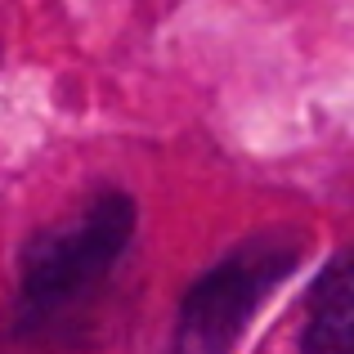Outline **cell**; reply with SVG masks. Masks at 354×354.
Masks as SVG:
<instances>
[{"mask_svg": "<svg viewBox=\"0 0 354 354\" xmlns=\"http://www.w3.org/2000/svg\"><path fill=\"white\" fill-rule=\"evenodd\" d=\"M135 229V207L121 193H104L90 207L77 211V220L59 229H45L27 242L23 274H18V314L27 323L50 319L68 301H77L86 287H95L117 265L121 247Z\"/></svg>", "mask_w": 354, "mask_h": 354, "instance_id": "cell-1", "label": "cell"}, {"mask_svg": "<svg viewBox=\"0 0 354 354\" xmlns=\"http://www.w3.org/2000/svg\"><path fill=\"white\" fill-rule=\"evenodd\" d=\"M301 251L305 247L296 234H260L229 251L180 301V346L225 350L229 341H238V332L269 301V292L301 265Z\"/></svg>", "mask_w": 354, "mask_h": 354, "instance_id": "cell-2", "label": "cell"}, {"mask_svg": "<svg viewBox=\"0 0 354 354\" xmlns=\"http://www.w3.org/2000/svg\"><path fill=\"white\" fill-rule=\"evenodd\" d=\"M305 350H354V251L323 269L310 292L305 319Z\"/></svg>", "mask_w": 354, "mask_h": 354, "instance_id": "cell-3", "label": "cell"}]
</instances>
